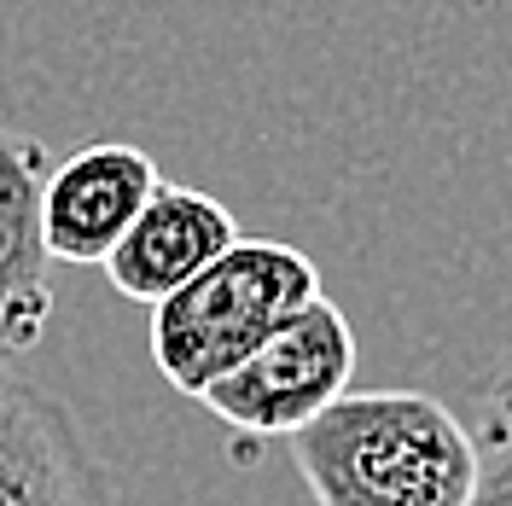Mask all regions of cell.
<instances>
[{
  "label": "cell",
  "mask_w": 512,
  "mask_h": 506,
  "mask_svg": "<svg viewBox=\"0 0 512 506\" xmlns=\"http://www.w3.org/2000/svg\"><path fill=\"white\" fill-rule=\"evenodd\" d=\"M355 332L332 297H315L297 320H286L268 344L245 355L233 373L210 384L198 402L245 437H297L332 402L350 396Z\"/></svg>",
  "instance_id": "cell-3"
},
{
  "label": "cell",
  "mask_w": 512,
  "mask_h": 506,
  "mask_svg": "<svg viewBox=\"0 0 512 506\" xmlns=\"http://www.w3.org/2000/svg\"><path fill=\"white\" fill-rule=\"evenodd\" d=\"M233 245H239V222H233L227 204H216L210 192H198V187L163 181L146 198V210L134 216V227L123 233V245L111 251L105 274H111V285L123 291L128 303L158 309L181 285L198 280L210 262H222Z\"/></svg>",
  "instance_id": "cell-6"
},
{
  "label": "cell",
  "mask_w": 512,
  "mask_h": 506,
  "mask_svg": "<svg viewBox=\"0 0 512 506\" xmlns=\"http://www.w3.org/2000/svg\"><path fill=\"white\" fill-rule=\"evenodd\" d=\"M472 448H478V495H472V506H512V367L489 384Z\"/></svg>",
  "instance_id": "cell-8"
},
{
  "label": "cell",
  "mask_w": 512,
  "mask_h": 506,
  "mask_svg": "<svg viewBox=\"0 0 512 506\" xmlns=\"http://www.w3.org/2000/svg\"><path fill=\"white\" fill-rule=\"evenodd\" d=\"M315 297H326L320 268L297 245L239 239L222 262H210L192 285L152 309V361L181 396L198 402Z\"/></svg>",
  "instance_id": "cell-2"
},
{
  "label": "cell",
  "mask_w": 512,
  "mask_h": 506,
  "mask_svg": "<svg viewBox=\"0 0 512 506\" xmlns=\"http://www.w3.org/2000/svg\"><path fill=\"white\" fill-rule=\"evenodd\" d=\"M315 506H472V431L419 390H350L291 437Z\"/></svg>",
  "instance_id": "cell-1"
},
{
  "label": "cell",
  "mask_w": 512,
  "mask_h": 506,
  "mask_svg": "<svg viewBox=\"0 0 512 506\" xmlns=\"http://www.w3.org/2000/svg\"><path fill=\"white\" fill-rule=\"evenodd\" d=\"M0 506H117L76 413L0 367Z\"/></svg>",
  "instance_id": "cell-5"
},
{
  "label": "cell",
  "mask_w": 512,
  "mask_h": 506,
  "mask_svg": "<svg viewBox=\"0 0 512 506\" xmlns=\"http://www.w3.org/2000/svg\"><path fill=\"white\" fill-rule=\"evenodd\" d=\"M158 187V163L140 146L99 140V146L64 152L47 169V187H41V245H47V256L70 262V268H94V262L105 268Z\"/></svg>",
  "instance_id": "cell-4"
},
{
  "label": "cell",
  "mask_w": 512,
  "mask_h": 506,
  "mask_svg": "<svg viewBox=\"0 0 512 506\" xmlns=\"http://www.w3.org/2000/svg\"><path fill=\"white\" fill-rule=\"evenodd\" d=\"M47 146L0 123V367L30 355L53 320V280L41 245V187Z\"/></svg>",
  "instance_id": "cell-7"
}]
</instances>
